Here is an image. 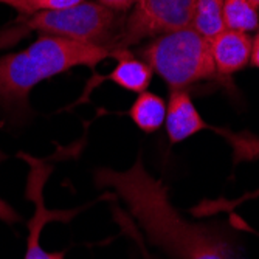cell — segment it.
Here are the masks:
<instances>
[{
	"label": "cell",
	"instance_id": "5",
	"mask_svg": "<svg viewBox=\"0 0 259 259\" xmlns=\"http://www.w3.org/2000/svg\"><path fill=\"white\" fill-rule=\"evenodd\" d=\"M194 4L196 0H137L124 13L113 52L191 27Z\"/></svg>",
	"mask_w": 259,
	"mask_h": 259
},
{
	"label": "cell",
	"instance_id": "17",
	"mask_svg": "<svg viewBox=\"0 0 259 259\" xmlns=\"http://www.w3.org/2000/svg\"><path fill=\"white\" fill-rule=\"evenodd\" d=\"M0 4H5L11 8H14L19 16L25 14V0H0Z\"/></svg>",
	"mask_w": 259,
	"mask_h": 259
},
{
	"label": "cell",
	"instance_id": "3",
	"mask_svg": "<svg viewBox=\"0 0 259 259\" xmlns=\"http://www.w3.org/2000/svg\"><path fill=\"white\" fill-rule=\"evenodd\" d=\"M124 13H116L98 2H82L61 11H37L19 16L14 25L0 31V49L14 45L23 36L37 31L45 36H58L103 47L113 52Z\"/></svg>",
	"mask_w": 259,
	"mask_h": 259
},
{
	"label": "cell",
	"instance_id": "15",
	"mask_svg": "<svg viewBox=\"0 0 259 259\" xmlns=\"http://www.w3.org/2000/svg\"><path fill=\"white\" fill-rule=\"evenodd\" d=\"M95 2L116 11V13H126L132 8V5L137 2V0H95Z\"/></svg>",
	"mask_w": 259,
	"mask_h": 259
},
{
	"label": "cell",
	"instance_id": "2",
	"mask_svg": "<svg viewBox=\"0 0 259 259\" xmlns=\"http://www.w3.org/2000/svg\"><path fill=\"white\" fill-rule=\"evenodd\" d=\"M107 58L112 53L103 47L42 34L28 49L0 56V107L23 113L31 89L39 82L78 65L93 68Z\"/></svg>",
	"mask_w": 259,
	"mask_h": 259
},
{
	"label": "cell",
	"instance_id": "7",
	"mask_svg": "<svg viewBox=\"0 0 259 259\" xmlns=\"http://www.w3.org/2000/svg\"><path fill=\"white\" fill-rule=\"evenodd\" d=\"M209 47L218 75L230 76L250 62L253 39L247 33L224 30L209 39Z\"/></svg>",
	"mask_w": 259,
	"mask_h": 259
},
{
	"label": "cell",
	"instance_id": "11",
	"mask_svg": "<svg viewBox=\"0 0 259 259\" xmlns=\"http://www.w3.org/2000/svg\"><path fill=\"white\" fill-rule=\"evenodd\" d=\"M191 28L206 39H213L225 28L224 0H196Z\"/></svg>",
	"mask_w": 259,
	"mask_h": 259
},
{
	"label": "cell",
	"instance_id": "19",
	"mask_svg": "<svg viewBox=\"0 0 259 259\" xmlns=\"http://www.w3.org/2000/svg\"><path fill=\"white\" fill-rule=\"evenodd\" d=\"M250 2H251L256 8H259V0H250Z\"/></svg>",
	"mask_w": 259,
	"mask_h": 259
},
{
	"label": "cell",
	"instance_id": "10",
	"mask_svg": "<svg viewBox=\"0 0 259 259\" xmlns=\"http://www.w3.org/2000/svg\"><path fill=\"white\" fill-rule=\"evenodd\" d=\"M134 124L146 134L158 131L166 120V103L152 92H141L129 109Z\"/></svg>",
	"mask_w": 259,
	"mask_h": 259
},
{
	"label": "cell",
	"instance_id": "14",
	"mask_svg": "<svg viewBox=\"0 0 259 259\" xmlns=\"http://www.w3.org/2000/svg\"><path fill=\"white\" fill-rule=\"evenodd\" d=\"M259 196V190L254 193V194H247L238 200H214V202H203L200 203L197 208L193 209V214L196 216H209V214H216L219 211H224V209H230V208H234L241 205L244 200H248V199H253V197H257Z\"/></svg>",
	"mask_w": 259,
	"mask_h": 259
},
{
	"label": "cell",
	"instance_id": "12",
	"mask_svg": "<svg viewBox=\"0 0 259 259\" xmlns=\"http://www.w3.org/2000/svg\"><path fill=\"white\" fill-rule=\"evenodd\" d=\"M225 28L247 33L259 30V13L250 0H224Z\"/></svg>",
	"mask_w": 259,
	"mask_h": 259
},
{
	"label": "cell",
	"instance_id": "9",
	"mask_svg": "<svg viewBox=\"0 0 259 259\" xmlns=\"http://www.w3.org/2000/svg\"><path fill=\"white\" fill-rule=\"evenodd\" d=\"M112 58L118 61L109 75L112 82L134 93L146 92L152 79V68L145 61L137 59L129 50L113 52Z\"/></svg>",
	"mask_w": 259,
	"mask_h": 259
},
{
	"label": "cell",
	"instance_id": "6",
	"mask_svg": "<svg viewBox=\"0 0 259 259\" xmlns=\"http://www.w3.org/2000/svg\"><path fill=\"white\" fill-rule=\"evenodd\" d=\"M20 157L30 164V174L27 179V199L34 205V214L28 221V238H27V251L23 259H65L64 253L47 251L40 245V234L47 224L50 222H68L78 211H58L47 209L44 202V185L52 174V166H49L42 160L30 157L27 154H20Z\"/></svg>",
	"mask_w": 259,
	"mask_h": 259
},
{
	"label": "cell",
	"instance_id": "18",
	"mask_svg": "<svg viewBox=\"0 0 259 259\" xmlns=\"http://www.w3.org/2000/svg\"><path fill=\"white\" fill-rule=\"evenodd\" d=\"M250 62L259 68V31L257 34L254 36L253 39V47H251V58H250Z\"/></svg>",
	"mask_w": 259,
	"mask_h": 259
},
{
	"label": "cell",
	"instance_id": "1",
	"mask_svg": "<svg viewBox=\"0 0 259 259\" xmlns=\"http://www.w3.org/2000/svg\"><path fill=\"white\" fill-rule=\"evenodd\" d=\"M95 183L112 188L131 216L145 231L149 244L172 259H238V241L224 227L193 224L179 214L169 200L168 188L152 174L143 161L126 171L100 168Z\"/></svg>",
	"mask_w": 259,
	"mask_h": 259
},
{
	"label": "cell",
	"instance_id": "13",
	"mask_svg": "<svg viewBox=\"0 0 259 259\" xmlns=\"http://www.w3.org/2000/svg\"><path fill=\"white\" fill-rule=\"evenodd\" d=\"M85 0H25V14L28 16L37 11H61L73 8Z\"/></svg>",
	"mask_w": 259,
	"mask_h": 259
},
{
	"label": "cell",
	"instance_id": "4",
	"mask_svg": "<svg viewBox=\"0 0 259 259\" xmlns=\"http://www.w3.org/2000/svg\"><path fill=\"white\" fill-rule=\"evenodd\" d=\"M141 56L172 90H183L218 75L209 39L186 27L152 39Z\"/></svg>",
	"mask_w": 259,
	"mask_h": 259
},
{
	"label": "cell",
	"instance_id": "8",
	"mask_svg": "<svg viewBox=\"0 0 259 259\" xmlns=\"http://www.w3.org/2000/svg\"><path fill=\"white\" fill-rule=\"evenodd\" d=\"M164 124H166V134L171 143H180L205 129H209L185 90L171 92L166 104Z\"/></svg>",
	"mask_w": 259,
	"mask_h": 259
},
{
	"label": "cell",
	"instance_id": "16",
	"mask_svg": "<svg viewBox=\"0 0 259 259\" xmlns=\"http://www.w3.org/2000/svg\"><path fill=\"white\" fill-rule=\"evenodd\" d=\"M0 221L5 224H16L20 221V216L16 213V209L2 199H0Z\"/></svg>",
	"mask_w": 259,
	"mask_h": 259
}]
</instances>
